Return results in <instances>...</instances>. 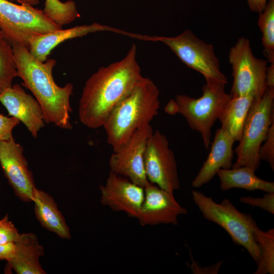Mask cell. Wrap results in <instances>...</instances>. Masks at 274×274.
Here are the masks:
<instances>
[{
	"instance_id": "obj_32",
	"label": "cell",
	"mask_w": 274,
	"mask_h": 274,
	"mask_svg": "<svg viewBox=\"0 0 274 274\" xmlns=\"http://www.w3.org/2000/svg\"><path fill=\"white\" fill-rule=\"evenodd\" d=\"M250 9L253 12L261 13L264 10L267 0H247Z\"/></svg>"
},
{
	"instance_id": "obj_23",
	"label": "cell",
	"mask_w": 274,
	"mask_h": 274,
	"mask_svg": "<svg viewBox=\"0 0 274 274\" xmlns=\"http://www.w3.org/2000/svg\"><path fill=\"white\" fill-rule=\"evenodd\" d=\"M43 11L47 17L58 26L70 24L80 17L76 3L72 0H45Z\"/></svg>"
},
{
	"instance_id": "obj_29",
	"label": "cell",
	"mask_w": 274,
	"mask_h": 274,
	"mask_svg": "<svg viewBox=\"0 0 274 274\" xmlns=\"http://www.w3.org/2000/svg\"><path fill=\"white\" fill-rule=\"evenodd\" d=\"M20 123L14 117H8L0 113V142L8 140L13 137V129Z\"/></svg>"
},
{
	"instance_id": "obj_13",
	"label": "cell",
	"mask_w": 274,
	"mask_h": 274,
	"mask_svg": "<svg viewBox=\"0 0 274 274\" xmlns=\"http://www.w3.org/2000/svg\"><path fill=\"white\" fill-rule=\"evenodd\" d=\"M145 196L138 220L142 226L178 224V217L187 213L176 200L174 192L149 182L144 187Z\"/></svg>"
},
{
	"instance_id": "obj_9",
	"label": "cell",
	"mask_w": 274,
	"mask_h": 274,
	"mask_svg": "<svg viewBox=\"0 0 274 274\" xmlns=\"http://www.w3.org/2000/svg\"><path fill=\"white\" fill-rule=\"evenodd\" d=\"M229 62L233 78L230 93L232 96H250L255 100L260 99L267 88V60L256 57L249 40L241 37L230 49Z\"/></svg>"
},
{
	"instance_id": "obj_35",
	"label": "cell",
	"mask_w": 274,
	"mask_h": 274,
	"mask_svg": "<svg viewBox=\"0 0 274 274\" xmlns=\"http://www.w3.org/2000/svg\"><path fill=\"white\" fill-rule=\"evenodd\" d=\"M12 2H17L19 4H27L35 6L39 4V0H7Z\"/></svg>"
},
{
	"instance_id": "obj_36",
	"label": "cell",
	"mask_w": 274,
	"mask_h": 274,
	"mask_svg": "<svg viewBox=\"0 0 274 274\" xmlns=\"http://www.w3.org/2000/svg\"><path fill=\"white\" fill-rule=\"evenodd\" d=\"M0 185H1V183H0Z\"/></svg>"
},
{
	"instance_id": "obj_31",
	"label": "cell",
	"mask_w": 274,
	"mask_h": 274,
	"mask_svg": "<svg viewBox=\"0 0 274 274\" xmlns=\"http://www.w3.org/2000/svg\"><path fill=\"white\" fill-rule=\"evenodd\" d=\"M15 252V244L14 243L6 244H0V260L8 261L14 256Z\"/></svg>"
},
{
	"instance_id": "obj_5",
	"label": "cell",
	"mask_w": 274,
	"mask_h": 274,
	"mask_svg": "<svg viewBox=\"0 0 274 274\" xmlns=\"http://www.w3.org/2000/svg\"><path fill=\"white\" fill-rule=\"evenodd\" d=\"M274 121V88L267 87L261 97L255 100L247 114L232 168L248 166L256 171L260 165L259 148Z\"/></svg>"
},
{
	"instance_id": "obj_2",
	"label": "cell",
	"mask_w": 274,
	"mask_h": 274,
	"mask_svg": "<svg viewBox=\"0 0 274 274\" xmlns=\"http://www.w3.org/2000/svg\"><path fill=\"white\" fill-rule=\"evenodd\" d=\"M12 46L18 77L40 104L45 122L62 129H71L70 100L73 85L70 83L63 87L56 84L52 75L56 61L51 58L41 62L24 46L13 44Z\"/></svg>"
},
{
	"instance_id": "obj_11",
	"label": "cell",
	"mask_w": 274,
	"mask_h": 274,
	"mask_svg": "<svg viewBox=\"0 0 274 274\" xmlns=\"http://www.w3.org/2000/svg\"><path fill=\"white\" fill-rule=\"evenodd\" d=\"M153 131L150 124L140 127L113 150L109 161L110 171L144 188L149 181L144 168V155L147 141Z\"/></svg>"
},
{
	"instance_id": "obj_19",
	"label": "cell",
	"mask_w": 274,
	"mask_h": 274,
	"mask_svg": "<svg viewBox=\"0 0 274 274\" xmlns=\"http://www.w3.org/2000/svg\"><path fill=\"white\" fill-rule=\"evenodd\" d=\"M32 202L34 203L36 217L42 227L61 238H71L70 229L51 195L36 187Z\"/></svg>"
},
{
	"instance_id": "obj_17",
	"label": "cell",
	"mask_w": 274,
	"mask_h": 274,
	"mask_svg": "<svg viewBox=\"0 0 274 274\" xmlns=\"http://www.w3.org/2000/svg\"><path fill=\"white\" fill-rule=\"evenodd\" d=\"M235 142L234 139L221 128L217 130L209 154L191 183L193 187L198 188L209 183L221 168H231Z\"/></svg>"
},
{
	"instance_id": "obj_28",
	"label": "cell",
	"mask_w": 274,
	"mask_h": 274,
	"mask_svg": "<svg viewBox=\"0 0 274 274\" xmlns=\"http://www.w3.org/2000/svg\"><path fill=\"white\" fill-rule=\"evenodd\" d=\"M264 143L259 150L261 160L267 161L271 169L274 170V121L271 124Z\"/></svg>"
},
{
	"instance_id": "obj_22",
	"label": "cell",
	"mask_w": 274,
	"mask_h": 274,
	"mask_svg": "<svg viewBox=\"0 0 274 274\" xmlns=\"http://www.w3.org/2000/svg\"><path fill=\"white\" fill-rule=\"evenodd\" d=\"M254 237L259 244L261 255L254 274L274 273V228L262 231L257 226Z\"/></svg>"
},
{
	"instance_id": "obj_8",
	"label": "cell",
	"mask_w": 274,
	"mask_h": 274,
	"mask_svg": "<svg viewBox=\"0 0 274 274\" xmlns=\"http://www.w3.org/2000/svg\"><path fill=\"white\" fill-rule=\"evenodd\" d=\"M62 28L33 6L0 0V30L12 45H21L29 49L32 37Z\"/></svg>"
},
{
	"instance_id": "obj_24",
	"label": "cell",
	"mask_w": 274,
	"mask_h": 274,
	"mask_svg": "<svg viewBox=\"0 0 274 274\" xmlns=\"http://www.w3.org/2000/svg\"><path fill=\"white\" fill-rule=\"evenodd\" d=\"M258 24L262 32L264 55L270 63H274V0H269L259 13Z\"/></svg>"
},
{
	"instance_id": "obj_7",
	"label": "cell",
	"mask_w": 274,
	"mask_h": 274,
	"mask_svg": "<svg viewBox=\"0 0 274 274\" xmlns=\"http://www.w3.org/2000/svg\"><path fill=\"white\" fill-rule=\"evenodd\" d=\"M132 37L160 42L167 46L188 67L200 73L207 82L227 83V78L220 70L213 45L197 38L190 30H186L175 37L133 34Z\"/></svg>"
},
{
	"instance_id": "obj_14",
	"label": "cell",
	"mask_w": 274,
	"mask_h": 274,
	"mask_svg": "<svg viewBox=\"0 0 274 274\" xmlns=\"http://www.w3.org/2000/svg\"><path fill=\"white\" fill-rule=\"evenodd\" d=\"M99 188L102 205L138 219L144 199L143 187L110 171L105 184Z\"/></svg>"
},
{
	"instance_id": "obj_4",
	"label": "cell",
	"mask_w": 274,
	"mask_h": 274,
	"mask_svg": "<svg viewBox=\"0 0 274 274\" xmlns=\"http://www.w3.org/2000/svg\"><path fill=\"white\" fill-rule=\"evenodd\" d=\"M191 195L203 217L223 228L233 243L245 248L258 264L261 251L254 234L257 224L251 215L238 211L227 198L218 203L196 190H192Z\"/></svg>"
},
{
	"instance_id": "obj_18",
	"label": "cell",
	"mask_w": 274,
	"mask_h": 274,
	"mask_svg": "<svg viewBox=\"0 0 274 274\" xmlns=\"http://www.w3.org/2000/svg\"><path fill=\"white\" fill-rule=\"evenodd\" d=\"M15 244L14 255L7 261L9 268L17 274L47 273L40 262V258L44 255V248L35 233H20Z\"/></svg>"
},
{
	"instance_id": "obj_30",
	"label": "cell",
	"mask_w": 274,
	"mask_h": 274,
	"mask_svg": "<svg viewBox=\"0 0 274 274\" xmlns=\"http://www.w3.org/2000/svg\"><path fill=\"white\" fill-rule=\"evenodd\" d=\"M190 255L191 262V263H187V265L191 269L192 272L195 274L218 273L221 266L224 262L223 260H220L209 266L202 267L194 260L191 251H190Z\"/></svg>"
},
{
	"instance_id": "obj_16",
	"label": "cell",
	"mask_w": 274,
	"mask_h": 274,
	"mask_svg": "<svg viewBox=\"0 0 274 274\" xmlns=\"http://www.w3.org/2000/svg\"><path fill=\"white\" fill-rule=\"evenodd\" d=\"M109 31L124 35L127 32L94 22L87 25L76 26L68 29H58L32 37L29 40V51L36 59L45 61L51 51L62 42L70 39L82 37L90 33Z\"/></svg>"
},
{
	"instance_id": "obj_6",
	"label": "cell",
	"mask_w": 274,
	"mask_h": 274,
	"mask_svg": "<svg viewBox=\"0 0 274 274\" xmlns=\"http://www.w3.org/2000/svg\"><path fill=\"white\" fill-rule=\"evenodd\" d=\"M225 84L207 82L202 94L196 98L184 94L176 96L178 113L186 119L189 126L198 132L207 150L211 144L212 128L218 120L225 104L232 97L225 90Z\"/></svg>"
},
{
	"instance_id": "obj_3",
	"label": "cell",
	"mask_w": 274,
	"mask_h": 274,
	"mask_svg": "<svg viewBox=\"0 0 274 274\" xmlns=\"http://www.w3.org/2000/svg\"><path fill=\"white\" fill-rule=\"evenodd\" d=\"M159 90L154 82L143 77L133 89L112 109L102 127L113 150L138 128L150 124L158 113Z\"/></svg>"
},
{
	"instance_id": "obj_1",
	"label": "cell",
	"mask_w": 274,
	"mask_h": 274,
	"mask_svg": "<svg viewBox=\"0 0 274 274\" xmlns=\"http://www.w3.org/2000/svg\"><path fill=\"white\" fill-rule=\"evenodd\" d=\"M133 44L121 60L102 66L86 81L79 102L80 122L86 127H102L115 106L142 79Z\"/></svg>"
},
{
	"instance_id": "obj_10",
	"label": "cell",
	"mask_w": 274,
	"mask_h": 274,
	"mask_svg": "<svg viewBox=\"0 0 274 274\" xmlns=\"http://www.w3.org/2000/svg\"><path fill=\"white\" fill-rule=\"evenodd\" d=\"M148 181L165 190L174 192L180 188L175 156L165 135L157 129L149 138L144 155Z\"/></svg>"
},
{
	"instance_id": "obj_33",
	"label": "cell",
	"mask_w": 274,
	"mask_h": 274,
	"mask_svg": "<svg viewBox=\"0 0 274 274\" xmlns=\"http://www.w3.org/2000/svg\"><path fill=\"white\" fill-rule=\"evenodd\" d=\"M266 84L268 88H274V63H270L266 72Z\"/></svg>"
},
{
	"instance_id": "obj_12",
	"label": "cell",
	"mask_w": 274,
	"mask_h": 274,
	"mask_svg": "<svg viewBox=\"0 0 274 274\" xmlns=\"http://www.w3.org/2000/svg\"><path fill=\"white\" fill-rule=\"evenodd\" d=\"M0 164L15 195L24 202H32L33 177L23 147L13 137L0 142Z\"/></svg>"
},
{
	"instance_id": "obj_20",
	"label": "cell",
	"mask_w": 274,
	"mask_h": 274,
	"mask_svg": "<svg viewBox=\"0 0 274 274\" xmlns=\"http://www.w3.org/2000/svg\"><path fill=\"white\" fill-rule=\"evenodd\" d=\"M251 168L243 166L229 169H220L217 175L220 180V187L225 191L232 188H242L248 191L256 190L267 193L274 192V182L258 177Z\"/></svg>"
},
{
	"instance_id": "obj_25",
	"label": "cell",
	"mask_w": 274,
	"mask_h": 274,
	"mask_svg": "<svg viewBox=\"0 0 274 274\" xmlns=\"http://www.w3.org/2000/svg\"><path fill=\"white\" fill-rule=\"evenodd\" d=\"M16 77L18 73L12 45L0 30V93L12 86Z\"/></svg>"
},
{
	"instance_id": "obj_15",
	"label": "cell",
	"mask_w": 274,
	"mask_h": 274,
	"mask_svg": "<svg viewBox=\"0 0 274 274\" xmlns=\"http://www.w3.org/2000/svg\"><path fill=\"white\" fill-rule=\"evenodd\" d=\"M0 102L9 115L22 122L32 136L37 138L45 122L42 108L36 98L16 84L0 93Z\"/></svg>"
},
{
	"instance_id": "obj_21",
	"label": "cell",
	"mask_w": 274,
	"mask_h": 274,
	"mask_svg": "<svg viewBox=\"0 0 274 274\" xmlns=\"http://www.w3.org/2000/svg\"><path fill=\"white\" fill-rule=\"evenodd\" d=\"M255 99L250 96H233L224 106L218 120L221 128L235 140L241 138L244 124L249 109Z\"/></svg>"
},
{
	"instance_id": "obj_27",
	"label": "cell",
	"mask_w": 274,
	"mask_h": 274,
	"mask_svg": "<svg viewBox=\"0 0 274 274\" xmlns=\"http://www.w3.org/2000/svg\"><path fill=\"white\" fill-rule=\"evenodd\" d=\"M20 233L6 214L0 219V244L15 243Z\"/></svg>"
},
{
	"instance_id": "obj_34",
	"label": "cell",
	"mask_w": 274,
	"mask_h": 274,
	"mask_svg": "<svg viewBox=\"0 0 274 274\" xmlns=\"http://www.w3.org/2000/svg\"><path fill=\"white\" fill-rule=\"evenodd\" d=\"M165 111L170 115L178 113V106L175 100L171 99L165 107Z\"/></svg>"
},
{
	"instance_id": "obj_26",
	"label": "cell",
	"mask_w": 274,
	"mask_h": 274,
	"mask_svg": "<svg viewBox=\"0 0 274 274\" xmlns=\"http://www.w3.org/2000/svg\"><path fill=\"white\" fill-rule=\"evenodd\" d=\"M239 201L243 203L260 208L274 214V192H266L262 197L243 196L239 198Z\"/></svg>"
}]
</instances>
